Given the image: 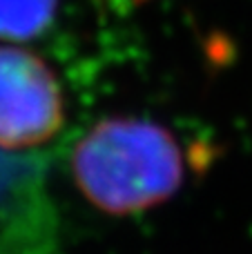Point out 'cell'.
Here are the masks:
<instances>
[{"instance_id":"6da1fadb","label":"cell","mask_w":252,"mask_h":254,"mask_svg":"<svg viewBox=\"0 0 252 254\" xmlns=\"http://www.w3.org/2000/svg\"><path fill=\"white\" fill-rule=\"evenodd\" d=\"M71 176L87 203L114 216L138 214L181 190L186 163L168 127L110 116L92 125L71 152Z\"/></svg>"},{"instance_id":"7a4b0ae2","label":"cell","mask_w":252,"mask_h":254,"mask_svg":"<svg viewBox=\"0 0 252 254\" xmlns=\"http://www.w3.org/2000/svg\"><path fill=\"white\" fill-rule=\"evenodd\" d=\"M63 123L65 98L45 58L16 45H0V149L49 143Z\"/></svg>"},{"instance_id":"3957f363","label":"cell","mask_w":252,"mask_h":254,"mask_svg":"<svg viewBox=\"0 0 252 254\" xmlns=\"http://www.w3.org/2000/svg\"><path fill=\"white\" fill-rule=\"evenodd\" d=\"M58 0H0V40L27 43L52 25Z\"/></svg>"},{"instance_id":"277c9868","label":"cell","mask_w":252,"mask_h":254,"mask_svg":"<svg viewBox=\"0 0 252 254\" xmlns=\"http://www.w3.org/2000/svg\"><path fill=\"white\" fill-rule=\"evenodd\" d=\"M112 2H121V4H136V2H145V0H112Z\"/></svg>"}]
</instances>
